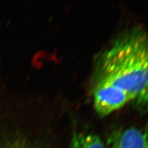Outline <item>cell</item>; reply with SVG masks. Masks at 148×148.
<instances>
[{
	"label": "cell",
	"instance_id": "cell-2",
	"mask_svg": "<svg viewBox=\"0 0 148 148\" xmlns=\"http://www.w3.org/2000/svg\"><path fill=\"white\" fill-rule=\"evenodd\" d=\"M127 92L109 82L97 80L93 91L94 107L101 116H106L131 103Z\"/></svg>",
	"mask_w": 148,
	"mask_h": 148
},
{
	"label": "cell",
	"instance_id": "cell-3",
	"mask_svg": "<svg viewBox=\"0 0 148 148\" xmlns=\"http://www.w3.org/2000/svg\"><path fill=\"white\" fill-rule=\"evenodd\" d=\"M106 148H148V129L120 128L110 132Z\"/></svg>",
	"mask_w": 148,
	"mask_h": 148
},
{
	"label": "cell",
	"instance_id": "cell-5",
	"mask_svg": "<svg viewBox=\"0 0 148 148\" xmlns=\"http://www.w3.org/2000/svg\"><path fill=\"white\" fill-rule=\"evenodd\" d=\"M1 148H30L29 147H27L24 145H22L20 143H14L12 145H10L9 146H4Z\"/></svg>",
	"mask_w": 148,
	"mask_h": 148
},
{
	"label": "cell",
	"instance_id": "cell-4",
	"mask_svg": "<svg viewBox=\"0 0 148 148\" xmlns=\"http://www.w3.org/2000/svg\"><path fill=\"white\" fill-rule=\"evenodd\" d=\"M71 148H106L101 138L94 134L75 132L72 135Z\"/></svg>",
	"mask_w": 148,
	"mask_h": 148
},
{
	"label": "cell",
	"instance_id": "cell-1",
	"mask_svg": "<svg viewBox=\"0 0 148 148\" xmlns=\"http://www.w3.org/2000/svg\"><path fill=\"white\" fill-rule=\"evenodd\" d=\"M96 74L97 80L120 88L136 107L148 110V34L137 28L119 35L99 56Z\"/></svg>",
	"mask_w": 148,
	"mask_h": 148
}]
</instances>
